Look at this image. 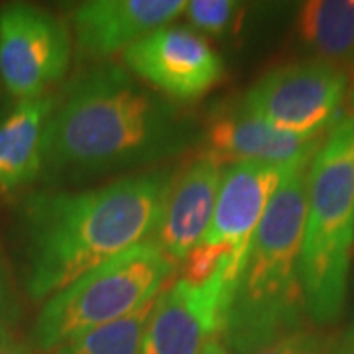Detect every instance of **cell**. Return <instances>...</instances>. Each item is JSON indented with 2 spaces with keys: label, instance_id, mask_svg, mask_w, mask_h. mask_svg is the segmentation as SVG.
Masks as SVG:
<instances>
[{
  "label": "cell",
  "instance_id": "6da1fadb",
  "mask_svg": "<svg viewBox=\"0 0 354 354\" xmlns=\"http://www.w3.org/2000/svg\"><path fill=\"white\" fill-rule=\"evenodd\" d=\"M199 124L118 64L77 73L55 95L41 177L51 189L124 177L201 142ZM138 174V171H136Z\"/></svg>",
  "mask_w": 354,
  "mask_h": 354
},
{
  "label": "cell",
  "instance_id": "7a4b0ae2",
  "mask_svg": "<svg viewBox=\"0 0 354 354\" xmlns=\"http://www.w3.org/2000/svg\"><path fill=\"white\" fill-rule=\"evenodd\" d=\"M176 176L158 167L95 187H50L24 197L16 228L28 295L50 299L88 270L153 239Z\"/></svg>",
  "mask_w": 354,
  "mask_h": 354
},
{
  "label": "cell",
  "instance_id": "3957f363",
  "mask_svg": "<svg viewBox=\"0 0 354 354\" xmlns=\"http://www.w3.org/2000/svg\"><path fill=\"white\" fill-rule=\"evenodd\" d=\"M309 167L297 165L286 171L246 248L218 337L230 354H258L305 329L299 254Z\"/></svg>",
  "mask_w": 354,
  "mask_h": 354
},
{
  "label": "cell",
  "instance_id": "277c9868",
  "mask_svg": "<svg viewBox=\"0 0 354 354\" xmlns=\"http://www.w3.org/2000/svg\"><path fill=\"white\" fill-rule=\"evenodd\" d=\"M354 248V118L333 124L309 167L299 254L305 313L315 327L342 317Z\"/></svg>",
  "mask_w": 354,
  "mask_h": 354
},
{
  "label": "cell",
  "instance_id": "5b68a950",
  "mask_svg": "<svg viewBox=\"0 0 354 354\" xmlns=\"http://www.w3.org/2000/svg\"><path fill=\"white\" fill-rule=\"evenodd\" d=\"M176 268L148 241L88 270L46 299L30 333L32 346L51 353L88 330L134 313L162 293Z\"/></svg>",
  "mask_w": 354,
  "mask_h": 354
},
{
  "label": "cell",
  "instance_id": "8992f818",
  "mask_svg": "<svg viewBox=\"0 0 354 354\" xmlns=\"http://www.w3.org/2000/svg\"><path fill=\"white\" fill-rule=\"evenodd\" d=\"M351 73L321 59L278 65L242 97L248 113L278 130L313 134L329 130L342 114Z\"/></svg>",
  "mask_w": 354,
  "mask_h": 354
},
{
  "label": "cell",
  "instance_id": "52a82bcc",
  "mask_svg": "<svg viewBox=\"0 0 354 354\" xmlns=\"http://www.w3.org/2000/svg\"><path fill=\"white\" fill-rule=\"evenodd\" d=\"M69 28L50 10L10 2L0 10V79L6 91L30 101L48 95L69 71Z\"/></svg>",
  "mask_w": 354,
  "mask_h": 354
},
{
  "label": "cell",
  "instance_id": "ba28073f",
  "mask_svg": "<svg viewBox=\"0 0 354 354\" xmlns=\"http://www.w3.org/2000/svg\"><path fill=\"white\" fill-rule=\"evenodd\" d=\"M241 268L242 262L230 250L207 283L191 286L179 278L162 291L144 330L140 354H199L205 342L218 339Z\"/></svg>",
  "mask_w": 354,
  "mask_h": 354
},
{
  "label": "cell",
  "instance_id": "9c48e42d",
  "mask_svg": "<svg viewBox=\"0 0 354 354\" xmlns=\"http://www.w3.org/2000/svg\"><path fill=\"white\" fill-rule=\"evenodd\" d=\"M128 71L176 104L205 97L225 77L218 51L185 26H162L132 44L124 55Z\"/></svg>",
  "mask_w": 354,
  "mask_h": 354
},
{
  "label": "cell",
  "instance_id": "30bf717a",
  "mask_svg": "<svg viewBox=\"0 0 354 354\" xmlns=\"http://www.w3.org/2000/svg\"><path fill=\"white\" fill-rule=\"evenodd\" d=\"M329 130L313 134L283 132L248 113L242 101H232L211 116L209 127L203 132L207 142L205 153L213 156L221 165L260 162L297 167L313 162Z\"/></svg>",
  "mask_w": 354,
  "mask_h": 354
},
{
  "label": "cell",
  "instance_id": "8fae6325",
  "mask_svg": "<svg viewBox=\"0 0 354 354\" xmlns=\"http://www.w3.org/2000/svg\"><path fill=\"white\" fill-rule=\"evenodd\" d=\"M183 0H87L71 10L77 57L101 62L185 12Z\"/></svg>",
  "mask_w": 354,
  "mask_h": 354
},
{
  "label": "cell",
  "instance_id": "7c38bea8",
  "mask_svg": "<svg viewBox=\"0 0 354 354\" xmlns=\"http://www.w3.org/2000/svg\"><path fill=\"white\" fill-rule=\"evenodd\" d=\"M288 169L260 162L223 167L213 221L201 242L228 246L234 254L244 256Z\"/></svg>",
  "mask_w": 354,
  "mask_h": 354
},
{
  "label": "cell",
  "instance_id": "4fadbf2b",
  "mask_svg": "<svg viewBox=\"0 0 354 354\" xmlns=\"http://www.w3.org/2000/svg\"><path fill=\"white\" fill-rule=\"evenodd\" d=\"M221 176L223 165L205 152L176 176L152 239L174 264H179L211 227Z\"/></svg>",
  "mask_w": 354,
  "mask_h": 354
},
{
  "label": "cell",
  "instance_id": "5bb4252c",
  "mask_svg": "<svg viewBox=\"0 0 354 354\" xmlns=\"http://www.w3.org/2000/svg\"><path fill=\"white\" fill-rule=\"evenodd\" d=\"M55 95L20 101L0 122V195L34 183L44 167V130Z\"/></svg>",
  "mask_w": 354,
  "mask_h": 354
},
{
  "label": "cell",
  "instance_id": "9a60e30c",
  "mask_svg": "<svg viewBox=\"0 0 354 354\" xmlns=\"http://www.w3.org/2000/svg\"><path fill=\"white\" fill-rule=\"evenodd\" d=\"M295 38L311 59L339 65L353 75L354 0H307L295 16Z\"/></svg>",
  "mask_w": 354,
  "mask_h": 354
},
{
  "label": "cell",
  "instance_id": "2e32d148",
  "mask_svg": "<svg viewBox=\"0 0 354 354\" xmlns=\"http://www.w3.org/2000/svg\"><path fill=\"white\" fill-rule=\"evenodd\" d=\"M153 304L156 299L142 305L130 315L65 342L55 354H140L142 337L152 315Z\"/></svg>",
  "mask_w": 354,
  "mask_h": 354
},
{
  "label": "cell",
  "instance_id": "e0dca14e",
  "mask_svg": "<svg viewBox=\"0 0 354 354\" xmlns=\"http://www.w3.org/2000/svg\"><path fill=\"white\" fill-rule=\"evenodd\" d=\"M187 18L203 34L223 38L239 24L244 4L232 0H191L185 6Z\"/></svg>",
  "mask_w": 354,
  "mask_h": 354
},
{
  "label": "cell",
  "instance_id": "ac0fdd59",
  "mask_svg": "<svg viewBox=\"0 0 354 354\" xmlns=\"http://www.w3.org/2000/svg\"><path fill=\"white\" fill-rule=\"evenodd\" d=\"M230 252L228 246H215L199 242L179 264H181V279L191 286H203L218 272L225 256Z\"/></svg>",
  "mask_w": 354,
  "mask_h": 354
},
{
  "label": "cell",
  "instance_id": "d6986e66",
  "mask_svg": "<svg viewBox=\"0 0 354 354\" xmlns=\"http://www.w3.org/2000/svg\"><path fill=\"white\" fill-rule=\"evenodd\" d=\"M330 342L315 330L301 329L266 346L258 354H329Z\"/></svg>",
  "mask_w": 354,
  "mask_h": 354
},
{
  "label": "cell",
  "instance_id": "ffe728a7",
  "mask_svg": "<svg viewBox=\"0 0 354 354\" xmlns=\"http://www.w3.org/2000/svg\"><path fill=\"white\" fill-rule=\"evenodd\" d=\"M20 321V304L14 291L8 268L0 256V344L12 341V333Z\"/></svg>",
  "mask_w": 354,
  "mask_h": 354
},
{
  "label": "cell",
  "instance_id": "44dd1931",
  "mask_svg": "<svg viewBox=\"0 0 354 354\" xmlns=\"http://www.w3.org/2000/svg\"><path fill=\"white\" fill-rule=\"evenodd\" d=\"M329 354H354V323L330 342Z\"/></svg>",
  "mask_w": 354,
  "mask_h": 354
},
{
  "label": "cell",
  "instance_id": "7402d4cb",
  "mask_svg": "<svg viewBox=\"0 0 354 354\" xmlns=\"http://www.w3.org/2000/svg\"><path fill=\"white\" fill-rule=\"evenodd\" d=\"M0 354H32V351L24 344H20V342L8 341L0 344Z\"/></svg>",
  "mask_w": 354,
  "mask_h": 354
},
{
  "label": "cell",
  "instance_id": "603a6c76",
  "mask_svg": "<svg viewBox=\"0 0 354 354\" xmlns=\"http://www.w3.org/2000/svg\"><path fill=\"white\" fill-rule=\"evenodd\" d=\"M199 354H230V353H228L227 346L218 341V339H211L209 342H205V346H203L201 353Z\"/></svg>",
  "mask_w": 354,
  "mask_h": 354
},
{
  "label": "cell",
  "instance_id": "cb8c5ba5",
  "mask_svg": "<svg viewBox=\"0 0 354 354\" xmlns=\"http://www.w3.org/2000/svg\"><path fill=\"white\" fill-rule=\"evenodd\" d=\"M348 116H353L354 118V81H353V87H351V91H348Z\"/></svg>",
  "mask_w": 354,
  "mask_h": 354
},
{
  "label": "cell",
  "instance_id": "d4e9b609",
  "mask_svg": "<svg viewBox=\"0 0 354 354\" xmlns=\"http://www.w3.org/2000/svg\"><path fill=\"white\" fill-rule=\"evenodd\" d=\"M353 264H354V248H353ZM353 286H354V276H353Z\"/></svg>",
  "mask_w": 354,
  "mask_h": 354
}]
</instances>
